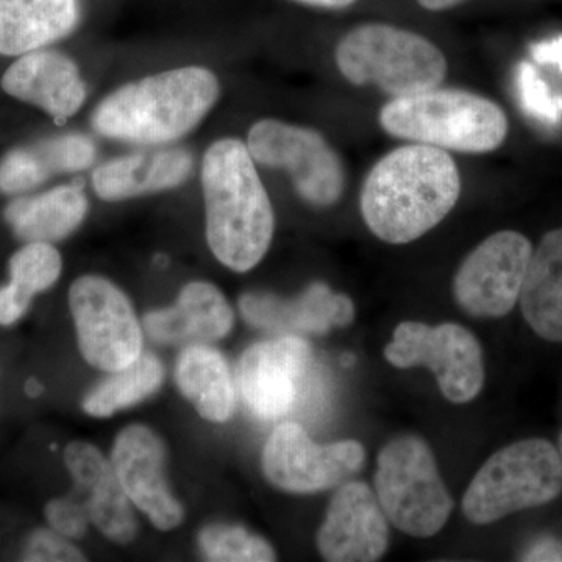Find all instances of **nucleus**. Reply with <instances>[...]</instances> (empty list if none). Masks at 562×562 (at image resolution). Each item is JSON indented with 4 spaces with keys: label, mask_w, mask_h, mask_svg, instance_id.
<instances>
[{
    "label": "nucleus",
    "mask_w": 562,
    "mask_h": 562,
    "mask_svg": "<svg viewBox=\"0 0 562 562\" xmlns=\"http://www.w3.org/2000/svg\"><path fill=\"white\" fill-rule=\"evenodd\" d=\"M460 195V169L447 150L413 143L384 155L368 173L361 216L382 241L408 244L441 224Z\"/></svg>",
    "instance_id": "1"
},
{
    "label": "nucleus",
    "mask_w": 562,
    "mask_h": 562,
    "mask_svg": "<svg viewBox=\"0 0 562 562\" xmlns=\"http://www.w3.org/2000/svg\"><path fill=\"white\" fill-rule=\"evenodd\" d=\"M206 241L233 272H249L271 247L276 213L247 144L214 140L202 160Z\"/></svg>",
    "instance_id": "2"
},
{
    "label": "nucleus",
    "mask_w": 562,
    "mask_h": 562,
    "mask_svg": "<svg viewBox=\"0 0 562 562\" xmlns=\"http://www.w3.org/2000/svg\"><path fill=\"white\" fill-rule=\"evenodd\" d=\"M221 95L216 74L202 66L162 70L110 92L91 114L103 138L158 147L194 131Z\"/></svg>",
    "instance_id": "3"
},
{
    "label": "nucleus",
    "mask_w": 562,
    "mask_h": 562,
    "mask_svg": "<svg viewBox=\"0 0 562 562\" xmlns=\"http://www.w3.org/2000/svg\"><path fill=\"white\" fill-rule=\"evenodd\" d=\"M380 125L394 138L461 154L498 149L508 117L497 103L465 90H432L395 98L380 110Z\"/></svg>",
    "instance_id": "4"
},
{
    "label": "nucleus",
    "mask_w": 562,
    "mask_h": 562,
    "mask_svg": "<svg viewBox=\"0 0 562 562\" xmlns=\"http://www.w3.org/2000/svg\"><path fill=\"white\" fill-rule=\"evenodd\" d=\"M335 60L351 85H375L392 99L438 88L447 74L446 57L430 40L380 22L347 33Z\"/></svg>",
    "instance_id": "5"
},
{
    "label": "nucleus",
    "mask_w": 562,
    "mask_h": 562,
    "mask_svg": "<svg viewBox=\"0 0 562 562\" xmlns=\"http://www.w3.org/2000/svg\"><path fill=\"white\" fill-rule=\"evenodd\" d=\"M561 492L560 450L546 439H524L484 462L465 491L462 513L472 524L490 525L547 505Z\"/></svg>",
    "instance_id": "6"
},
{
    "label": "nucleus",
    "mask_w": 562,
    "mask_h": 562,
    "mask_svg": "<svg viewBox=\"0 0 562 562\" xmlns=\"http://www.w3.org/2000/svg\"><path fill=\"white\" fill-rule=\"evenodd\" d=\"M375 494L387 520L414 538H431L453 512L435 453L425 439L402 435L376 460Z\"/></svg>",
    "instance_id": "7"
},
{
    "label": "nucleus",
    "mask_w": 562,
    "mask_h": 562,
    "mask_svg": "<svg viewBox=\"0 0 562 562\" xmlns=\"http://www.w3.org/2000/svg\"><path fill=\"white\" fill-rule=\"evenodd\" d=\"M246 144L255 162L286 172L310 205L327 209L342 198L341 157L314 128L268 117L251 125Z\"/></svg>",
    "instance_id": "8"
},
{
    "label": "nucleus",
    "mask_w": 562,
    "mask_h": 562,
    "mask_svg": "<svg viewBox=\"0 0 562 562\" xmlns=\"http://www.w3.org/2000/svg\"><path fill=\"white\" fill-rule=\"evenodd\" d=\"M384 358L395 368L430 369L443 397L453 403L472 402L483 390L482 346L458 324L430 327L424 322H402L384 347Z\"/></svg>",
    "instance_id": "9"
},
{
    "label": "nucleus",
    "mask_w": 562,
    "mask_h": 562,
    "mask_svg": "<svg viewBox=\"0 0 562 562\" xmlns=\"http://www.w3.org/2000/svg\"><path fill=\"white\" fill-rule=\"evenodd\" d=\"M69 310L81 357L92 368L116 372L143 353V330L131 301L99 276H83L70 284Z\"/></svg>",
    "instance_id": "10"
},
{
    "label": "nucleus",
    "mask_w": 562,
    "mask_h": 562,
    "mask_svg": "<svg viewBox=\"0 0 562 562\" xmlns=\"http://www.w3.org/2000/svg\"><path fill=\"white\" fill-rule=\"evenodd\" d=\"M366 450L358 441L321 446L295 422L280 424L262 449L266 479L292 494H313L339 486L360 471Z\"/></svg>",
    "instance_id": "11"
},
{
    "label": "nucleus",
    "mask_w": 562,
    "mask_h": 562,
    "mask_svg": "<svg viewBox=\"0 0 562 562\" xmlns=\"http://www.w3.org/2000/svg\"><path fill=\"white\" fill-rule=\"evenodd\" d=\"M532 246L522 233L502 231L465 257L453 280V294L465 313L498 319L513 312L522 292Z\"/></svg>",
    "instance_id": "12"
},
{
    "label": "nucleus",
    "mask_w": 562,
    "mask_h": 562,
    "mask_svg": "<svg viewBox=\"0 0 562 562\" xmlns=\"http://www.w3.org/2000/svg\"><path fill=\"white\" fill-rule=\"evenodd\" d=\"M314 355L297 335L254 344L244 351L238 384L247 409L261 420L294 412L312 387Z\"/></svg>",
    "instance_id": "13"
},
{
    "label": "nucleus",
    "mask_w": 562,
    "mask_h": 562,
    "mask_svg": "<svg viewBox=\"0 0 562 562\" xmlns=\"http://www.w3.org/2000/svg\"><path fill=\"white\" fill-rule=\"evenodd\" d=\"M161 439L144 425H131L120 432L111 453V464L127 494L158 530L168 531L183 522L181 503L173 497L165 471Z\"/></svg>",
    "instance_id": "14"
},
{
    "label": "nucleus",
    "mask_w": 562,
    "mask_h": 562,
    "mask_svg": "<svg viewBox=\"0 0 562 562\" xmlns=\"http://www.w3.org/2000/svg\"><path fill=\"white\" fill-rule=\"evenodd\" d=\"M390 547V525L366 483L339 484L317 535L322 558L331 562L379 561Z\"/></svg>",
    "instance_id": "15"
},
{
    "label": "nucleus",
    "mask_w": 562,
    "mask_h": 562,
    "mask_svg": "<svg viewBox=\"0 0 562 562\" xmlns=\"http://www.w3.org/2000/svg\"><path fill=\"white\" fill-rule=\"evenodd\" d=\"M0 87L11 98L38 106L57 124L79 113L88 95L77 63L63 52L47 49L21 55L3 72Z\"/></svg>",
    "instance_id": "16"
},
{
    "label": "nucleus",
    "mask_w": 562,
    "mask_h": 562,
    "mask_svg": "<svg viewBox=\"0 0 562 562\" xmlns=\"http://www.w3.org/2000/svg\"><path fill=\"white\" fill-rule=\"evenodd\" d=\"M244 319L261 330L312 333L325 335L333 328H342L355 319L350 297L330 290L321 281L310 284L294 299H281L269 292H247L239 301Z\"/></svg>",
    "instance_id": "17"
},
{
    "label": "nucleus",
    "mask_w": 562,
    "mask_h": 562,
    "mask_svg": "<svg viewBox=\"0 0 562 562\" xmlns=\"http://www.w3.org/2000/svg\"><path fill=\"white\" fill-rule=\"evenodd\" d=\"M65 462L76 482V497L105 538L128 543L136 538L138 524L113 464L90 442H70Z\"/></svg>",
    "instance_id": "18"
},
{
    "label": "nucleus",
    "mask_w": 562,
    "mask_h": 562,
    "mask_svg": "<svg viewBox=\"0 0 562 562\" xmlns=\"http://www.w3.org/2000/svg\"><path fill=\"white\" fill-rule=\"evenodd\" d=\"M192 168L194 158L183 147L147 149L102 162L91 181L102 201L121 202L179 188Z\"/></svg>",
    "instance_id": "19"
},
{
    "label": "nucleus",
    "mask_w": 562,
    "mask_h": 562,
    "mask_svg": "<svg viewBox=\"0 0 562 562\" xmlns=\"http://www.w3.org/2000/svg\"><path fill=\"white\" fill-rule=\"evenodd\" d=\"M235 313L225 295L209 281H191L176 305L146 314L144 328L151 341L171 346L209 344L232 331Z\"/></svg>",
    "instance_id": "20"
},
{
    "label": "nucleus",
    "mask_w": 562,
    "mask_h": 562,
    "mask_svg": "<svg viewBox=\"0 0 562 562\" xmlns=\"http://www.w3.org/2000/svg\"><path fill=\"white\" fill-rule=\"evenodd\" d=\"M95 144L81 133H66L10 150L0 160V192L21 194L52 177L81 172L95 161Z\"/></svg>",
    "instance_id": "21"
},
{
    "label": "nucleus",
    "mask_w": 562,
    "mask_h": 562,
    "mask_svg": "<svg viewBox=\"0 0 562 562\" xmlns=\"http://www.w3.org/2000/svg\"><path fill=\"white\" fill-rule=\"evenodd\" d=\"M80 0H0V55L21 57L76 32Z\"/></svg>",
    "instance_id": "22"
},
{
    "label": "nucleus",
    "mask_w": 562,
    "mask_h": 562,
    "mask_svg": "<svg viewBox=\"0 0 562 562\" xmlns=\"http://www.w3.org/2000/svg\"><path fill=\"white\" fill-rule=\"evenodd\" d=\"M88 203L79 181L9 203L3 216L25 243L61 241L87 217Z\"/></svg>",
    "instance_id": "23"
},
{
    "label": "nucleus",
    "mask_w": 562,
    "mask_h": 562,
    "mask_svg": "<svg viewBox=\"0 0 562 562\" xmlns=\"http://www.w3.org/2000/svg\"><path fill=\"white\" fill-rule=\"evenodd\" d=\"M519 302L536 335L562 342V228L547 233L532 250Z\"/></svg>",
    "instance_id": "24"
},
{
    "label": "nucleus",
    "mask_w": 562,
    "mask_h": 562,
    "mask_svg": "<svg viewBox=\"0 0 562 562\" xmlns=\"http://www.w3.org/2000/svg\"><path fill=\"white\" fill-rule=\"evenodd\" d=\"M176 382L203 419L224 424L235 413V382L220 350L206 344L187 346L177 360Z\"/></svg>",
    "instance_id": "25"
},
{
    "label": "nucleus",
    "mask_w": 562,
    "mask_h": 562,
    "mask_svg": "<svg viewBox=\"0 0 562 562\" xmlns=\"http://www.w3.org/2000/svg\"><path fill=\"white\" fill-rule=\"evenodd\" d=\"M10 281L0 286V325L9 327L27 313L32 299L57 283L63 271L60 251L50 243H27L9 262Z\"/></svg>",
    "instance_id": "26"
},
{
    "label": "nucleus",
    "mask_w": 562,
    "mask_h": 562,
    "mask_svg": "<svg viewBox=\"0 0 562 562\" xmlns=\"http://www.w3.org/2000/svg\"><path fill=\"white\" fill-rule=\"evenodd\" d=\"M165 380V368L154 353H140L138 360L121 371L111 372L109 379L94 387L83 402L85 413L91 417L113 416L131 408L154 394Z\"/></svg>",
    "instance_id": "27"
},
{
    "label": "nucleus",
    "mask_w": 562,
    "mask_h": 562,
    "mask_svg": "<svg viewBox=\"0 0 562 562\" xmlns=\"http://www.w3.org/2000/svg\"><path fill=\"white\" fill-rule=\"evenodd\" d=\"M199 549L209 561L217 562H271L276 550L261 536L254 535L238 525L214 524L199 535Z\"/></svg>",
    "instance_id": "28"
},
{
    "label": "nucleus",
    "mask_w": 562,
    "mask_h": 562,
    "mask_svg": "<svg viewBox=\"0 0 562 562\" xmlns=\"http://www.w3.org/2000/svg\"><path fill=\"white\" fill-rule=\"evenodd\" d=\"M516 87L520 105L528 116L546 125H557L562 120V98L553 95L536 69L520 63L516 70Z\"/></svg>",
    "instance_id": "29"
},
{
    "label": "nucleus",
    "mask_w": 562,
    "mask_h": 562,
    "mask_svg": "<svg viewBox=\"0 0 562 562\" xmlns=\"http://www.w3.org/2000/svg\"><path fill=\"white\" fill-rule=\"evenodd\" d=\"M22 560L31 562L85 561V554L55 530H36L29 538Z\"/></svg>",
    "instance_id": "30"
},
{
    "label": "nucleus",
    "mask_w": 562,
    "mask_h": 562,
    "mask_svg": "<svg viewBox=\"0 0 562 562\" xmlns=\"http://www.w3.org/2000/svg\"><path fill=\"white\" fill-rule=\"evenodd\" d=\"M52 530L68 539H80L87 535L91 522L87 508L77 497L54 498L44 508Z\"/></svg>",
    "instance_id": "31"
},
{
    "label": "nucleus",
    "mask_w": 562,
    "mask_h": 562,
    "mask_svg": "<svg viewBox=\"0 0 562 562\" xmlns=\"http://www.w3.org/2000/svg\"><path fill=\"white\" fill-rule=\"evenodd\" d=\"M522 561L562 562V539L543 536L525 550Z\"/></svg>",
    "instance_id": "32"
},
{
    "label": "nucleus",
    "mask_w": 562,
    "mask_h": 562,
    "mask_svg": "<svg viewBox=\"0 0 562 562\" xmlns=\"http://www.w3.org/2000/svg\"><path fill=\"white\" fill-rule=\"evenodd\" d=\"M531 55L541 65H557L562 72V36L532 44Z\"/></svg>",
    "instance_id": "33"
},
{
    "label": "nucleus",
    "mask_w": 562,
    "mask_h": 562,
    "mask_svg": "<svg viewBox=\"0 0 562 562\" xmlns=\"http://www.w3.org/2000/svg\"><path fill=\"white\" fill-rule=\"evenodd\" d=\"M294 2L303 3V5L316 7V9L325 10H342L353 5L357 0H294Z\"/></svg>",
    "instance_id": "34"
},
{
    "label": "nucleus",
    "mask_w": 562,
    "mask_h": 562,
    "mask_svg": "<svg viewBox=\"0 0 562 562\" xmlns=\"http://www.w3.org/2000/svg\"><path fill=\"white\" fill-rule=\"evenodd\" d=\"M465 0H417V3L422 9L428 11H443L453 9V7L460 5Z\"/></svg>",
    "instance_id": "35"
},
{
    "label": "nucleus",
    "mask_w": 562,
    "mask_h": 562,
    "mask_svg": "<svg viewBox=\"0 0 562 562\" xmlns=\"http://www.w3.org/2000/svg\"><path fill=\"white\" fill-rule=\"evenodd\" d=\"M41 391V387L38 386V383L31 382L27 384V392L31 395H38V392Z\"/></svg>",
    "instance_id": "36"
},
{
    "label": "nucleus",
    "mask_w": 562,
    "mask_h": 562,
    "mask_svg": "<svg viewBox=\"0 0 562 562\" xmlns=\"http://www.w3.org/2000/svg\"><path fill=\"white\" fill-rule=\"evenodd\" d=\"M560 453H561V457H562V431H561V435H560Z\"/></svg>",
    "instance_id": "37"
}]
</instances>
